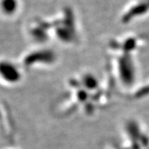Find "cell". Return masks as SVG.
Masks as SVG:
<instances>
[{"instance_id":"3","label":"cell","mask_w":149,"mask_h":149,"mask_svg":"<svg viewBox=\"0 0 149 149\" xmlns=\"http://www.w3.org/2000/svg\"><path fill=\"white\" fill-rule=\"evenodd\" d=\"M22 66L10 61H2L1 62V79L7 85L19 84L22 80Z\"/></svg>"},{"instance_id":"2","label":"cell","mask_w":149,"mask_h":149,"mask_svg":"<svg viewBox=\"0 0 149 149\" xmlns=\"http://www.w3.org/2000/svg\"><path fill=\"white\" fill-rule=\"evenodd\" d=\"M57 60V56L53 51L50 49H37L26 53L21 61L22 68L31 69L37 67L52 66Z\"/></svg>"},{"instance_id":"1","label":"cell","mask_w":149,"mask_h":149,"mask_svg":"<svg viewBox=\"0 0 149 149\" xmlns=\"http://www.w3.org/2000/svg\"><path fill=\"white\" fill-rule=\"evenodd\" d=\"M137 38H128L122 42L112 43L110 51L113 50V54L109 56L110 69L114 75L113 80L118 82L121 87L131 91L137 80V65L133 52L136 51Z\"/></svg>"}]
</instances>
